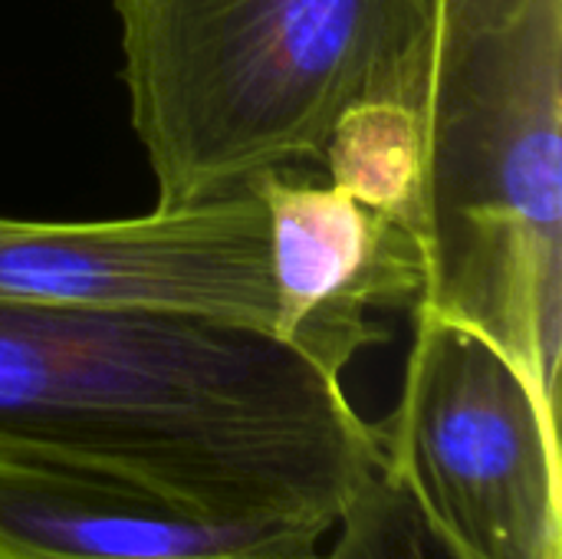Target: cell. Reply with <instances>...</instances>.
Masks as SVG:
<instances>
[{"instance_id": "1", "label": "cell", "mask_w": 562, "mask_h": 559, "mask_svg": "<svg viewBox=\"0 0 562 559\" xmlns=\"http://www.w3.org/2000/svg\"><path fill=\"white\" fill-rule=\"evenodd\" d=\"M0 451L333 530L379 468L339 376L231 320L0 303Z\"/></svg>"}, {"instance_id": "2", "label": "cell", "mask_w": 562, "mask_h": 559, "mask_svg": "<svg viewBox=\"0 0 562 559\" xmlns=\"http://www.w3.org/2000/svg\"><path fill=\"white\" fill-rule=\"evenodd\" d=\"M562 0H428L415 310L491 339L560 412Z\"/></svg>"}, {"instance_id": "3", "label": "cell", "mask_w": 562, "mask_h": 559, "mask_svg": "<svg viewBox=\"0 0 562 559\" xmlns=\"http://www.w3.org/2000/svg\"><path fill=\"white\" fill-rule=\"evenodd\" d=\"M155 211L250 191L323 161L369 102L418 109L428 0H112Z\"/></svg>"}, {"instance_id": "4", "label": "cell", "mask_w": 562, "mask_h": 559, "mask_svg": "<svg viewBox=\"0 0 562 559\" xmlns=\"http://www.w3.org/2000/svg\"><path fill=\"white\" fill-rule=\"evenodd\" d=\"M382 465L464 559H562L560 412L481 333L415 310Z\"/></svg>"}, {"instance_id": "5", "label": "cell", "mask_w": 562, "mask_h": 559, "mask_svg": "<svg viewBox=\"0 0 562 559\" xmlns=\"http://www.w3.org/2000/svg\"><path fill=\"white\" fill-rule=\"evenodd\" d=\"M0 303L161 310L273 333L267 208L244 191L128 221L0 217Z\"/></svg>"}, {"instance_id": "6", "label": "cell", "mask_w": 562, "mask_h": 559, "mask_svg": "<svg viewBox=\"0 0 562 559\" xmlns=\"http://www.w3.org/2000/svg\"><path fill=\"white\" fill-rule=\"evenodd\" d=\"M267 208L273 336L333 376L385 333L369 310L418 306L425 264L418 241L349 198L329 178L270 171L250 188Z\"/></svg>"}, {"instance_id": "7", "label": "cell", "mask_w": 562, "mask_h": 559, "mask_svg": "<svg viewBox=\"0 0 562 559\" xmlns=\"http://www.w3.org/2000/svg\"><path fill=\"white\" fill-rule=\"evenodd\" d=\"M329 530L224 517L145 484L0 451V559H319Z\"/></svg>"}, {"instance_id": "8", "label": "cell", "mask_w": 562, "mask_h": 559, "mask_svg": "<svg viewBox=\"0 0 562 559\" xmlns=\"http://www.w3.org/2000/svg\"><path fill=\"white\" fill-rule=\"evenodd\" d=\"M323 165L336 188L415 237L422 185L418 109L402 102L349 109L326 142Z\"/></svg>"}, {"instance_id": "9", "label": "cell", "mask_w": 562, "mask_h": 559, "mask_svg": "<svg viewBox=\"0 0 562 559\" xmlns=\"http://www.w3.org/2000/svg\"><path fill=\"white\" fill-rule=\"evenodd\" d=\"M336 527L339 540L319 559H464L382 461L359 484Z\"/></svg>"}]
</instances>
